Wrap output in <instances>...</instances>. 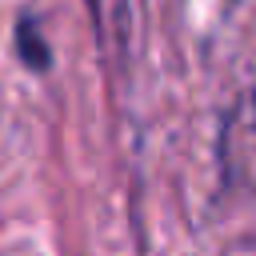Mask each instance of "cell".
<instances>
[{
    "label": "cell",
    "instance_id": "cell-2",
    "mask_svg": "<svg viewBox=\"0 0 256 256\" xmlns=\"http://www.w3.org/2000/svg\"><path fill=\"white\" fill-rule=\"evenodd\" d=\"M20 52H24V60H32V68H48V48L40 44V32H36V24H20Z\"/></svg>",
    "mask_w": 256,
    "mask_h": 256
},
{
    "label": "cell",
    "instance_id": "cell-1",
    "mask_svg": "<svg viewBox=\"0 0 256 256\" xmlns=\"http://www.w3.org/2000/svg\"><path fill=\"white\" fill-rule=\"evenodd\" d=\"M88 12H92V24L104 44H112V48L128 44V36H132V4L128 0H88Z\"/></svg>",
    "mask_w": 256,
    "mask_h": 256
}]
</instances>
